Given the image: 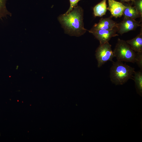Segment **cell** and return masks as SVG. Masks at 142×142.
Wrapping results in <instances>:
<instances>
[{"label": "cell", "mask_w": 142, "mask_h": 142, "mask_svg": "<svg viewBox=\"0 0 142 142\" xmlns=\"http://www.w3.org/2000/svg\"><path fill=\"white\" fill-rule=\"evenodd\" d=\"M83 11L77 6L70 12L61 14L58 20L64 28L65 32L71 36H79L88 31L84 27Z\"/></svg>", "instance_id": "6da1fadb"}, {"label": "cell", "mask_w": 142, "mask_h": 142, "mask_svg": "<svg viewBox=\"0 0 142 142\" xmlns=\"http://www.w3.org/2000/svg\"><path fill=\"white\" fill-rule=\"evenodd\" d=\"M134 81L137 93L142 96V70L134 72L133 79Z\"/></svg>", "instance_id": "7c38bea8"}, {"label": "cell", "mask_w": 142, "mask_h": 142, "mask_svg": "<svg viewBox=\"0 0 142 142\" xmlns=\"http://www.w3.org/2000/svg\"><path fill=\"white\" fill-rule=\"evenodd\" d=\"M7 12L5 6V0H0V18L5 16Z\"/></svg>", "instance_id": "9a60e30c"}, {"label": "cell", "mask_w": 142, "mask_h": 142, "mask_svg": "<svg viewBox=\"0 0 142 142\" xmlns=\"http://www.w3.org/2000/svg\"><path fill=\"white\" fill-rule=\"evenodd\" d=\"M107 0H103L93 7V14L94 16L101 17L106 14L108 10Z\"/></svg>", "instance_id": "8fae6325"}, {"label": "cell", "mask_w": 142, "mask_h": 142, "mask_svg": "<svg viewBox=\"0 0 142 142\" xmlns=\"http://www.w3.org/2000/svg\"><path fill=\"white\" fill-rule=\"evenodd\" d=\"M141 29L140 33L136 37L126 41L135 52H142V28Z\"/></svg>", "instance_id": "30bf717a"}, {"label": "cell", "mask_w": 142, "mask_h": 142, "mask_svg": "<svg viewBox=\"0 0 142 142\" xmlns=\"http://www.w3.org/2000/svg\"><path fill=\"white\" fill-rule=\"evenodd\" d=\"M122 3L126 2L128 3H130L132 2V0H120Z\"/></svg>", "instance_id": "e0dca14e"}, {"label": "cell", "mask_w": 142, "mask_h": 142, "mask_svg": "<svg viewBox=\"0 0 142 142\" xmlns=\"http://www.w3.org/2000/svg\"><path fill=\"white\" fill-rule=\"evenodd\" d=\"M135 63L140 70H142V52H136L135 58Z\"/></svg>", "instance_id": "4fadbf2b"}, {"label": "cell", "mask_w": 142, "mask_h": 142, "mask_svg": "<svg viewBox=\"0 0 142 142\" xmlns=\"http://www.w3.org/2000/svg\"><path fill=\"white\" fill-rule=\"evenodd\" d=\"M134 7L142 16V0H132Z\"/></svg>", "instance_id": "5bb4252c"}, {"label": "cell", "mask_w": 142, "mask_h": 142, "mask_svg": "<svg viewBox=\"0 0 142 142\" xmlns=\"http://www.w3.org/2000/svg\"><path fill=\"white\" fill-rule=\"evenodd\" d=\"M80 0H69L70 6L68 9L65 13H67L70 12L74 7L77 6L78 2Z\"/></svg>", "instance_id": "2e32d148"}, {"label": "cell", "mask_w": 142, "mask_h": 142, "mask_svg": "<svg viewBox=\"0 0 142 142\" xmlns=\"http://www.w3.org/2000/svg\"><path fill=\"white\" fill-rule=\"evenodd\" d=\"M135 72L134 68L117 60L113 62L110 68V80L116 85H123L129 79H133Z\"/></svg>", "instance_id": "7a4b0ae2"}, {"label": "cell", "mask_w": 142, "mask_h": 142, "mask_svg": "<svg viewBox=\"0 0 142 142\" xmlns=\"http://www.w3.org/2000/svg\"><path fill=\"white\" fill-rule=\"evenodd\" d=\"M123 3L126 6L123 14L124 18H129L135 20L137 18H140V22H141L142 16L134 6H132V4L130 3Z\"/></svg>", "instance_id": "9c48e42d"}, {"label": "cell", "mask_w": 142, "mask_h": 142, "mask_svg": "<svg viewBox=\"0 0 142 142\" xmlns=\"http://www.w3.org/2000/svg\"><path fill=\"white\" fill-rule=\"evenodd\" d=\"M112 16L106 18H101L99 22L95 23L90 30L99 29L110 30L116 27L118 23L112 19Z\"/></svg>", "instance_id": "ba28073f"}, {"label": "cell", "mask_w": 142, "mask_h": 142, "mask_svg": "<svg viewBox=\"0 0 142 142\" xmlns=\"http://www.w3.org/2000/svg\"><path fill=\"white\" fill-rule=\"evenodd\" d=\"M113 52L118 60L135 63L136 52L125 41L118 38Z\"/></svg>", "instance_id": "3957f363"}, {"label": "cell", "mask_w": 142, "mask_h": 142, "mask_svg": "<svg viewBox=\"0 0 142 142\" xmlns=\"http://www.w3.org/2000/svg\"><path fill=\"white\" fill-rule=\"evenodd\" d=\"M88 31L92 34L99 41L100 44L109 42L111 38L118 36V35L116 33L117 31L116 27L110 30L99 29L93 31L90 30Z\"/></svg>", "instance_id": "5b68a950"}, {"label": "cell", "mask_w": 142, "mask_h": 142, "mask_svg": "<svg viewBox=\"0 0 142 142\" xmlns=\"http://www.w3.org/2000/svg\"><path fill=\"white\" fill-rule=\"evenodd\" d=\"M107 0L108 4L107 9L110 11L111 16L116 18L122 16L126 7L124 4L115 0Z\"/></svg>", "instance_id": "52a82bcc"}, {"label": "cell", "mask_w": 142, "mask_h": 142, "mask_svg": "<svg viewBox=\"0 0 142 142\" xmlns=\"http://www.w3.org/2000/svg\"><path fill=\"white\" fill-rule=\"evenodd\" d=\"M95 55L98 68L102 67L108 61L113 62V59L114 57L111 46L109 42L100 44L96 50Z\"/></svg>", "instance_id": "277c9868"}, {"label": "cell", "mask_w": 142, "mask_h": 142, "mask_svg": "<svg viewBox=\"0 0 142 142\" xmlns=\"http://www.w3.org/2000/svg\"><path fill=\"white\" fill-rule=\"evenodd\" d=\"M140 22L131 18H124L123 21L118 23L117 32L122 35L124 33L134 30L138 27L142 26Z\"/></svg>", "instance_id": "8992f818"}]
</instances>
